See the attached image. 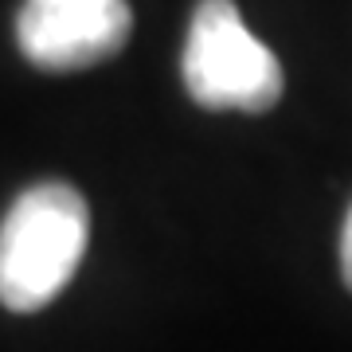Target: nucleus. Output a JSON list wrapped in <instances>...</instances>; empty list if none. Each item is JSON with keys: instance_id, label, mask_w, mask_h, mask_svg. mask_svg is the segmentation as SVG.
Returning <instances> with one entry per match:
<instances>
[{"instance_id": "f257e3e1", "label": "nucleus", "mask_w": 352, "mask_h": 352, "mask_svg": "<svg viewBox=\"0 0 352 352\" xmlns=\"http://www.w3.org/2000/svg\"><path fill=\"white\" fill-rule=\"evenodd\" d=\"M87 235V204L71 184L28 188L0 223V305L43 309L78 270Z\"/></svg>"}, {"instance_id": "f03ea898", "label": "nucleus", "mask_w": 352, "mask_h": 352, "mask_svg": "<svg viewBox=\"0 0 352 352\" xmlns=\"http://www.w3.org/2000/svg\"><path fill=\"white\" fill-rule=\"evenodd\" d=\"M184 87L204 110L266 113L282 98V67L243 24L235 0H200L184 39Z\"/></svg>"}, {"instance_id": "7ed1b4c3", "label": "nucleus", "mask_w": 352, "mask_h": 352, "mask_svg": "<svg viewBox=\"0 0 352 352\" xmlns=\"http://www.w3.org/2000/svg\"><path fill=\"white\" fill-rule=\"evenodd\" d=\"M133 16L126 0H24L16 43L43 71H78L126 47Z\"/></svg>"}, {"instance_id": "20e7f679", "label": "nucleus", "mask_w": 352, "mask_h": 352, "mask_svg": "<svg viewBox=\"0 0 352 352\" xmlns=\"http://www.w3.org/2000/svg\"><path fill=\"white\" fill-rule=\"evenodd\" d=\"M340 274H344V286L352 289V208L344 215V231H340Z\"/></svg>"}]
</instances>
